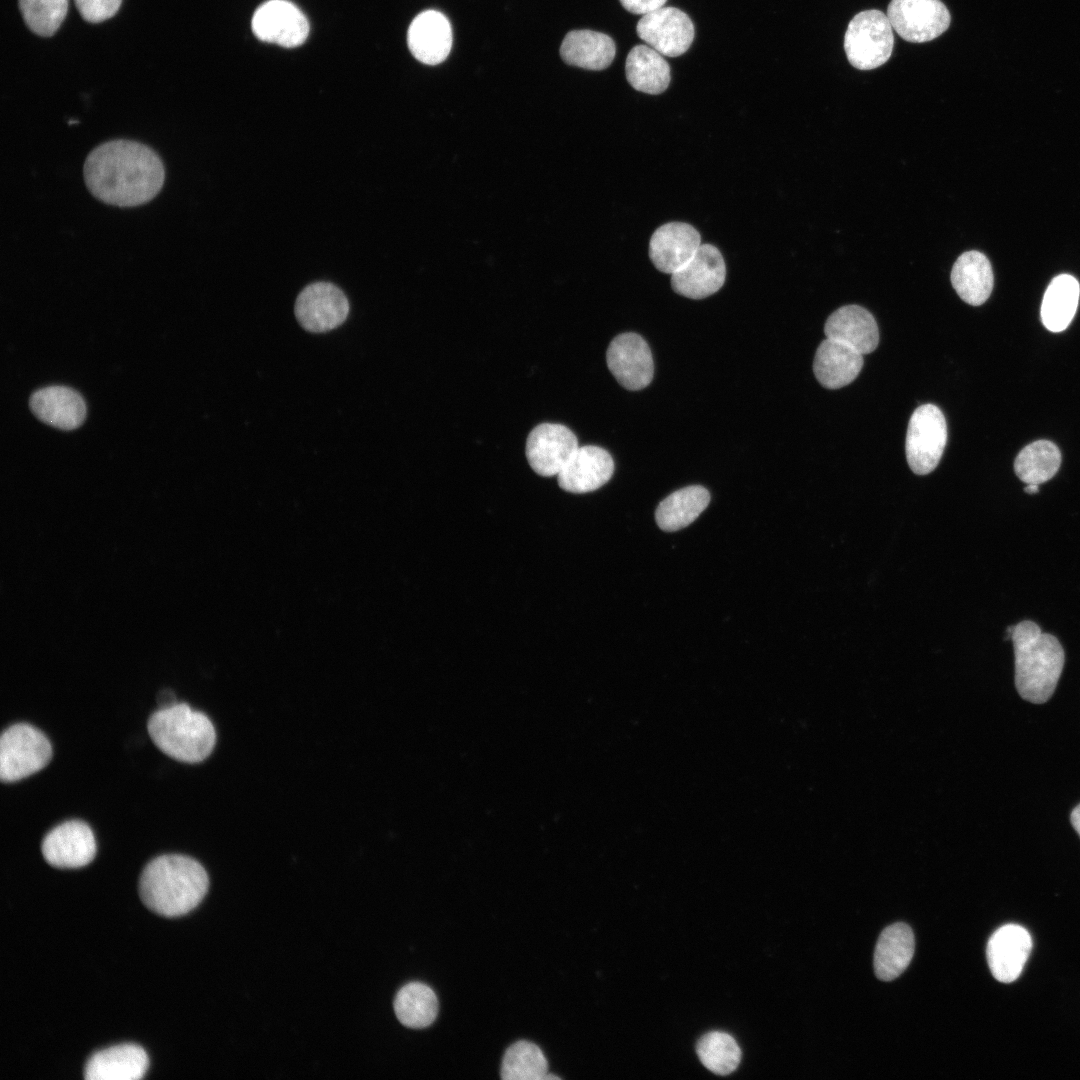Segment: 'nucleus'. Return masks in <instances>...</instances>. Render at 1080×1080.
I'll list each match as a JSON object with an SVG mask.
<instances>
[{"mask_svg": "<svg viewBox=\"0 0 1080 1080\" xmlns=\"http://www.w3.org/2000/svg\"><path fill=\"white\" fill-rule=\"evenodd\" d=\"M52 757L47 737L37 728L17 723L5 729L0 739V778L14 782L43 769Z\"/></svg>", "mask_w": 1080, "mask_h": 1080, "instance_id": "423d86ee", "label": "nucleus"}, {"mask_svg": "<svg viewBox=\"0 0 1080 1080\" xmlns=\"http://www.w3.org/2000/svg\"><path fill=\"white\" fill-rule=\"evenodd\" d=\"M993 279L990 261L975 250L961 254L951 270V283L956 293L973 306L981 305L989 298Z\"/></svg>", "mask_w": 1080, "mask_h": 1080, "instance_id": "393cba45", "label": "nucleus"}, {"mask_svg": "<svg viewBox=\"0 0 1080 1080\" xmlns=\"http://www.w3.org/2000/svg\"><path fill=\"white\" fill-rule=\"evenodd\" d=\"M19 8L31 31L49 37L65 19L68 0H19Z\"/></svg>", "mask_w": 1080, "mask_h": 1080, "instance_id": "72a5a7b5", "label": "nucleus"}, {"mask_svg": "<svg viewBox=\"0 0 1080 1080\" xmlns=\"http://www.w3.org/2000/svg\"><path fill=\"white\" fill-rule=\"evenodd\" d=\"M1024 491L1027 494L1038 493L1039 492V485H1037V484H1027V486L1024 488Z\"/></svg>", "mask_w": 1080, "mask_h": 1080, "instance_id": "58836bf2", "label": "nucleus"}, {"mask_svg": "<svg viewBox=\"0 0 1080 1080\" xmlns=\"http://www.w3.org/2000/svg\"><path fill=\"white\" fill-rule=\"evenodd\" d=\"M1032 949L1029 932L1017 924H1006L990 937L986 955L994 978L1003 983L1015 981L1021 974Z\"/></svg>", "mask_w": 1080, "mask_h": 1080, "instance_id": "dca6fc26", "label": "nucleus"}, {"mask_svg": "<svg viewBox=\"0 0 1080 1080\" xmlns=\"http://www.w3.org/2000/svg\"><path fill=\"white\" fill-rule=\"evenodd\" d=\"M826 338L839 341L862 355L873 352L879 343L878 325L872 314L858 305L835 310L824 326Z\"/></svg>", "mask_w": 1080, "mask_h": 1080, "instance_id": "412c9836", "label": "nucleus"}, {"mask_svg": "<svg viewBox=\"0 0 1080 1080\" xmlns=\"http://www.w3.org/2000/svg\"><path fill=\"white\" fill-rule=\"evenodd\" d=\"M863 366V355L851 347L826 338L817 348L813 371L827 389H838L856 379Z\"/></svg>", "mask_w": 1080, "mask_h": 1080, "instance_id": "5701e85b", "label": "nucleus"}, {"mask_svg": "<svg viewBox=\"0 0 1080 1080\" xmlns=\"http://www.w3.org/2000/svg\"><path fill=\"white\" fill-rule=\"evenodd\" d=\"M157 703L159 708H167L177 703L175 694L169 689H163L158 693Z\"/></svg>", "mask_w": 1080, "mask_h": 1080, "instance_id": "e433bc0d", "label": "nucleus"}, {"mask_svg": "<svg viewBox=\"0 0 1080 1080\" xmlns=\"http://www.w3.org/2000/svg\"><path fill=\"white\" fill-rule=\"evenodd\" d=\"M1071 823L1080 836V804L1077 805L1071 813Z\"/></svg>", "mask_w": 1080, "mask_h": 1080, "instance_id": "4c0bfd02", "label": "nucleus"}, {"mask_svg": "<svg viewBox=\"0 0 1080 1080\" xmlns=\"http://www.w3.org/2000/svg\"><path fill=\"white\" fill-rule=\"evenodd\" d=\"M209 886L204 867L193 858L178 854L151 860L139 878V895L151 911L177 917L194 909Z\"/></svg>", "mask_w": 1080, "mask_h": 1080, "instance_id": "f03ea898", "label": "nucleus"}, {"mask_svg": "<svg viewBox=\"0 0 1080 1080\" xmlns=\"http://www.w3.org/2000/svg\"><path fill=\"white\" fill-rule=\"evenodd\" d=\"M575 434L566 426L542 423L531 430L526 441V458L538 475H558L578 448Z\"/></svg>", "mask_w": 1080, "mask_h": 1080, "instance_id": "f8f14e48", "label": "nucleus"}, {"mask_svg": "<svg viewBox=\"0 0 1080 1080\" xmlns=\"http://www.w3.org/2000/svg\"><path fill=\"white\" fill-rule=\"evenodd\" d=\"M81 16L88 22L99 23L119 10L122 0H74Z\"/></svg>", "mask_w": 1080, "mask_h": 1080, "instance_id": "f704fd0d", "label": "nucleus"}, {"mask_svg": "<svg viewBox=\"0 0 1080 1080\" xmlns=\"http://www.w3.org/2000/svg\"><path fill=\"white\" fill-rule=\"evenodd\" d=\"M701 244V236L692 225L670 222L651 236L649 256L659 271L673 274L694 256Z\"/></svg>", "mask_w": 1080, "mask_h": 1080, "instance_id": "a211bd4d", "label": "nucleus"}, {"mask_svg": "<svg viewBox=\"0 0 1080 1080\" xmlns=\"http://www.w3.org/2000/svg\"><path fill=\"white\" fill-rule=\"evenodd\" d=\"M614 472L611 455L601 447H578L557 475L558 485L570 493H588L606 484Z\"/></svg>", "mask_w": 1080, "mask_h": 1080, "instance_id": "f3484780", "label": "nucleus"}, {"mask_svg": "<svg viewBox=\"0 0 1080 1080\" xmlns=\"http://www.w3.org/2000/svg\"><path fill=\"white\" fill-rule=\"evenodd\" d=\"M407 43L412 55L427 65L443 62L452 47V29L448 19L440 12L427 10L411 22Z\"/></svg>", "mask_w": 1080, "mask_h": 1080, "instance_id": "6ab92c4d", "label": "nucleus"}, {"mask_svg": "<svg viewBox=\"0 0 1080 1080\" xmlns=\"http://www.w3.org/2000/svg\"><path fill=\"white\" fill-rule=\"evenodd\" d=\"M147 729L151 740L162 752L185 763L206 759L216 742L211 720L186 703L159 708L150 716Z\"/></svg>", "mask_w": 1080, "mask_h": 1080, "instance_id": "20e7f679", "label": "nucleus"}, {"mask_svg": "<svg viewBox=\"0 0 1080 1080\" xmlns=\"http://www.w3.org/2000/svg\"><path fill=\"white\" fill-rule=\"evenodd\" d=\"M607 366L618 383L628 390H640L653 378L654 363L647 342L628 332L616 336L606 353Z\"/></svg>", "mask_w": 1080, "mask_h": 1080, "instance_id": "9b49d317", "label": "nucleus"}, {"mask_svg": "<svg viewBox=\"0 0 1080 1080\" xmlns=\"http://www.w3.org/2000/svg\"><path fill=\"white\" fill-rule=\"evenodd\" d=\"M1061 464V452L1049 440H1038L1024 447L1014 462L1017 477L1026 484H1037L1050 480Z\"/></svg>", "mask_w": 1080, "mask_h": 1080, "instance_id": "7c9ffc66", "label": "nucleus"}, {"mask_svg": "<svg viewBox=\"0 0 1080 1080\" xmlns=\"http://www.w3.org/2000/svg\"><path fill=\"white\" fill-rule=\"evenodd\" d=\"M83 175L90 193L108 205L135 207L151 201L162 189L165 168L149 146L114 139L95 147L87 156Z\"/></svg>", "mask_w": 1080, "mask_h": 1080, "instance_id": "f257e3e1", "label": "nucleus"}, {"mask_svg": "<svg viewBox=\"0 0 1080 1080\" xmlns=\"http://www.w3.org/2000/svg\"><path fill=\"white\" fill-rule=\"evenodd\" d=\"M146 1051L136 1044H120L94 1053L84 1067L86 1080H138L148 1068Z\"/></svg>", "mask_w": 1080, "mask_h": 1080, "instance_id": "4be33fe9", "label": "nucleus"}, {"mask_svg": "<svg viewBox=\"0 0 1080 1080\" xmlns=\"http://www.w3.org/2000/svg\"><path fill=\"white\" fill-rule=\"evenodd\" d=\"M894 46L892 26L880 10H865L853 17L844 36L850 64L859 70L875 69L888 61Z\"/></svg>", "mask_w": 1080, "mask_h": 1080, "instance_id": "39448f33", "label": "nucleus"}, {"mask_svg": "<svg viewBox=\"0 0 1080 1080\" xmlns=\"http://www.w3.org/2000/svg\"><path fill=\"white\" fill-rule=\"evenodd\" d=\"M887 17L899 36L912 43L937 38L951 22L950 13L940 0H892Z\"/></svg>", "mask_w": 1080, "mask_h": 1080, "instance_id": "6e6552de", "label": "nucleus"}, {"mask_svg": "<svg viewBox=\"0 0 1080 1080\" xmlns=\"http://www.w3.org/2000/svg\"><path fill=\"white\" fill-rule=\"evenodd\" d=\"M29 406L39 420L62 430L78 428L86 417L83 398L66 386H48L35 391Z\"/></svg>", "mask_w": 1080, "mask_h": 1080, "instance_id": "aec40b11", "label": "nucleus"}, {"mask_svg": "<svg viewBox=\"0 0 1080 1080\" xmlns=\"http://www.w3.org/2000/svg\"><path fill=\"white\" fill-rule=\"evenodd\" d=\"M1079 295V283L1069 274L1058 275L1050 282L1040 311L1049 331L1061 332L1067 328L1076 313Z\"/></svg>", "mask_w": 1080, "mask_h": 1080, "instance_id": "c85d7f7f", "label": "nucleus"}, {"mask_svg": "<svg viewBox=\"0 0 1080 1080\" xmlns=\"http://www.w3.org/2000/svg\"><path fill=\"white\" fill-rule=\"evenodd\" d=\"M915 949L911 928L895 923L880 934L874 952V970L878 979L891 981L900 976L910 964Z\"/></svg>", "mask_w": 1080, "mask_h": 1080, "instance_id": "b1692460", "label": "nucleus"}, {"mask_svg": "<svg viewBox=\"0 0 1080 1080\" xmlns=\"http://www.w3.org/2000/svg\"><path fill=\"white\" fill-rule=\"evenodd\" d=\"M667 0H620L622 6L629 12L645 15L665 5Z\"/></svg>", "mask_w": 1080, "mask_h": 1080, "instance_id": "c9c22d12", "label": "nucleus"}, {"mask_svg": "<svg viewBox=\"0 0 1080 1080\" xmlns=\"http://www.w3.org/2000/svg\"><path fill=\"white\" fill-rule=\"evenodd\" d=\"M46 862L56 868H79L89 864L96 854L91 828L83 821L69 820L47 833L41 844Z\"/></svg>", "mask_w": 1080, "mask_h": 1080, "instance_id": "ddd939ff", "label": "nucleus"}, {"mask_svg": "<svg viewBox=\"0 0 1080 1080\" xmlns=\"http://www.w3.org/2000/svg\"><path fill=\"white\" fill-rule=\"evenodd\" d=\"M726 278L725 261L711 244H701L694 256L671 274L673 290L690 299H703L716 293Z\"/></svg>", "mask_w": 1080, "mask_h": 1080, "instance_id": "2eb2a0df", "label": "nucleus"}, {"mask_svg": "<svg viewBox=\"0 0 1080 1080\" xmlns=\"http://www.w3.org/2000/svg\"><path fill=\"white\" fill-rule=\"evenodd\" d=\"M636 31L646 45L668 57L685 53L695 35L693 22L685 12L665 6L643 15Z\"/></svg>", "mask_w": 1080, "mask_h": 1080, "instance_id": "9d476101", "label": "nucleus"}, {"mask_svg": "<svg viewBox=\"0 0 1080 1080\" xmlns=\"http://www.w3.org/2000/svg\"><path fill=\"white\" fill-rule=\"evenodd\" d=\"M625 72L634 89L651 95L664 92L671 80L668 62L648 45H636L630 50Z\"/></svg>", "mask_w": 1080, "mask_h": 1080, "instance_id": "bb28decb", "label": "nucleus"}, {"mask_svg": "<svg viewBox=\"0 0 1080 1080\" xmlns=\"http://www.w3.org/2000/svg\"><path fill=\"white\" fill-rule=\"evenodd\" d=\"M438 1008L435 992L421 982L404 985L394 1000V1011L398 1020L413 1029L430 1026L437 1017Z\"/></svg>", "mask_w": 1080, "mask_h": 1080, "instance_id": "c756f323", "label": "nucleus"}, {"mask_svg": "<svg viewBox=\"0 0 1080 1080\" xmlns=\"http://www.w3.org/2000/svg\"><path fill=\"white\" fill-rule=\"evenodd\" d=\"M1011 640L1015 654V686L1019 695L1035 704L1047 702L1064 667L1061 643L1055 636L1043 633L1030 620L1014 625Z\"/></svg>", "mask_w": 1080, "mask_h": 1080, "instance_id": "7ed1b4c3", "label": "nucleus"}, {"mask_svg": "<svg viewBox=\"0 0 1080 1080\" xmlns=\"http://www.w3.org/2000/svg\"><path fill=\"white\" fill-rule=\"evenodd\" d=\"M616 46L611 37L592 30H573L566 34L560 55L569 65L603 70L613 61Z\"/></svg>", "mask_w": 1080, "mask_h": 1080, "instance_id": "a878e982", "label": "nucleus"}, {"mask_svg": "<svg viewBox=\"0 0 1080 1080\" xmlns=\"http://www.w3.org/2000/svg\"><path fill=\"white\" fill-rule=\"evenodd\" d=\"M349 313V302L343 291L329 282L306 286L295 302V316L300 325L312 333H324L340 326Z\"/></svg>", "mask_w": 1080, "mask_h": 1080, "instance_id": "1a4fd4ad", "label": "nucleus"}, {"mask_svg": "<svg viewBox=\"0 0 1080 1080\" xmlns=\"http://www.w3.org/2000/svg\"><path fill=\"white\" fill-rule=\"evenodd\" d=\"M252 30L262 41L290 48L304 43L309 33V24L305 15L293 3L269 0L255 11Z\"/></svg>", "mask_w": 1080, "mask_h": 1080, "instance_id": "4468645a", "label": "nucleus"}, {"mask_svg": "<svg viewBox=\"0 0 1080 1080\" xmlns=\"http://www.w3.org/2000/svg\"><path fill=\"white\" fill-rule=\"evenodd\" d=\"M709 501L706 488L699 485L684 487L660 502L655 512L656 522L664 531H677L696 520Z\"/></svg>", "mask_w": 1080, "mask_h": 1080, "instance_id": "cd10ccee", "label": "nucleus"}, {"mask_svg": "<svg viewBox=\"0 0 1080 1080\" xmlns=\"http://www.w3.org/2000/svg\"><path fill=\"white\" fill-rule=\"evenodd\" d=\"M947 442V424L942 411L933 404L916 408L910 417L905 452L910 469L917 475L932 472L940 462Z\"/></svg>", "mask_w": 1080, "mask_h": 1080, "instance_id": "0eeeda50", "label": "nucleus"}, {"mask_svg": "<svg viewBox=\"0 0 1080 1080\" xmlns=\"http://www.w3.org/2000/svg\"><path fill=\"white\" fill-rule=\"evenodd\" d=\"M702 1064L718 1075L732 1073L741 1060V1050L729 1034L713 1031L703 1035L696 1046Z\"/></svg>", "mask_w": 1080, "mask_h": 1080, "instance_id": "473e14b6", "label": "nucleus"}, {"mask_svg": "<svg viewBox=\"0 0 1080 1080\" xmlns=\"http://www.w3.org/2000/svg\"><path fill=\"white\" fill-rule=\"evenodd\" d=\"M500 1074L505 1080H544L548 1063L536 1044L520 1040L506 1050Z\"/></svg>", "mask_w": 1080, "mask_h": 1080, "instance_id": "2f4dec72", "label": "nucleus"}]
</instances>
